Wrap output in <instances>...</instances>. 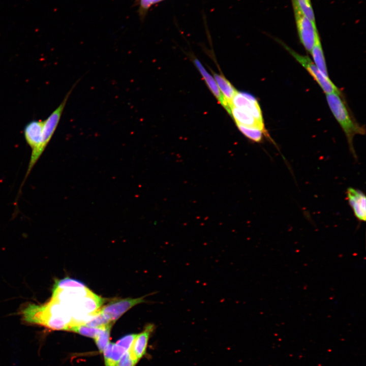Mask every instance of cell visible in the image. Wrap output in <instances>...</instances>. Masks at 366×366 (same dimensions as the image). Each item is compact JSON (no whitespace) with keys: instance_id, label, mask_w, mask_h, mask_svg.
Wrapping results in <instances>:
<instances>
[{"instance_id":"obj_8","label":"cell","mask_w":366,"mask_h":366,"mask_svg":"<svg viewBox=\"0 0 366 366\" xmlns=\"http://www.w3.org/2000/svg\"><path fill=\"white\" fill-rule=\"evenodd\" d=\"M229 114H231L235 123L261 130L265 136L274 143L266 129L264 123L258 121L247 111L233 105L230 108Z\"/></svg>"},{"instance_id":"obj_20","label":"cell","mask_w":366,"mask_h":366,"mask_svg":"<svg viewBox=\"0 0 366 366\" xmlns=\"http://www.w3.org/2000/svg\"><path fill=\"white\" fill-rule=\"evenodd\" d=\"M137 361L133 357L129 350L123 354L116 366H135Z\"/></svg>"},{"instance_id":"obj_19","label":"cell","mask_w":366,"mask_h":366,"mask_svg":"<svg viewBox=\"0 0 366 366\" xmlns=\"http://www.w3.org/2000/svg\"><path fill=\"white\" fill-rule=\"evenodd\" d=\"M137 334H128L118 340L116 344L123 348L126 351L129 350L137 336Z\"/></svg>"},{"instance_id":"obj_22","label":"cell","mask_w":366,"mask_h":366,"mask_svg":"<svg viewBox=\"0 0 366 366\" xmlns=\"http://www.w3.org/2000/svg\"><path fill=\"white\" fill-rule=\"evenodd\" d=\"M162 0H151V4H154L162 1Z\"/></svg>"},{"instance_id":"obj_14","label":"cell","mask_w":366,"mask_h":366,"mask_svg":"<svg viewBox=\"0 0 366 366\" xmlns=\"http://www.w3.org/2000/svg\"><path fill=\"white\" fill-rule=\"evenodd\" d=\"M112 324L113 323L100 310L97 313L93 315L84 325L93 327H101Z\"/></svg>"},{"instance_id":"obj_18","label":"cell","mask_w":366,"mask_h":366,"mask_svg":"<svg viewBox=\"0 0 366 366\" xmlns=\"http://www.w3.org/2000/svg\"><path fill=\"white\" fill-rule=\"evenodd\" d=\"M297 4L303 13L312 21L315 22V17L311 0H296Z\"/></svg>"},{"instance_id":"obj_4","label":"cell","mask_w":366,"mask_h":366,"mask_svg":"<svg viewBox=\"0 0 366 366\" xmlns=\"http://www.w3.org/2000/svg\"><path fill=\"white\" fill-rule=\"evenodd\" d=\"M276 40L309 72L326 94L334 93L341 96V93L339 89L329 77L324 76L321 73L308 56L298 54L281 40Z\"/></svg>"},{"instance_id":"obj_2","label":"cell","mask_w":366,"mask_h":366,"mask_svg":"<svg viewBox=\"0 0 366 366\" xmlns=\"http://www.w3.org/2000/svg\"><path fill=\"white\" fill-rule=\"evenodd\" d=\"M43 127V120H33L28 122L24 128V139L30 148L32 152L28 168L21 188L46 147L44 144Z\"/></svg>"},{"instance_id":"obj_11","label":"cell","mask_w":366,"mask_h":366,"mask_svg":"<svg viewBox=\"0 0 366 366\" xmlns=\"http://www.w3.org/2000/svg\"><path fill=\"white\" fill-rule=\"evenodd\" d=\"M213 74L218 87L220 89L221 93L226 103L231 108L232 106L233 98L237 90L223 75L218 74L215 73Z\"/></svg>"},{"instance_id":"obj_3","label":"cell","mask_w":366,"mask_h":366,"mask_svg":"<svg viewBox=\"0 0 366 366\" xmlns=\"http://www.w3.org/2000/svg\"><path fill=\"white\" fill-rule=\"evenodd\" d=\"M291 1L299 40L306 50L310 53L318 33L316 23L303 14L296 0Z\"/></svg>"},{"instance_id":"obj_16","label":"cell","mask_w":366,"mask_h":366,"mask_svg":"<svg viewBox=\"0 0 366 366\" xmlns=\"http://www.w3.org/2000/svg\"><path fill=\"white\" fill-rule=\"evenodd\" d=\"M53 287L60 289L84 288L86 287L82 282L70 278L55 281Z\"/></svg>"},{"instance_id":"obj_15","label":"cell","mask_w":366,"mask_h":366,"mask_svg":"<svg viewBox=\"0 0 366 366\" xmlns=\"http://www.w3.org/2000/svg\"><path fill=\"white\" fill-rule=\"evenodd\" d=\"M112 324L103 327L98 334L94 338L96 345L100 352H103L109 343L110 331Z\"/></svg>"},{"instance_id":"obj_21","label":"cell","mask_w":366,"mask_h":366,"mask_svg":"<svg viewBox=\"0 0 366 366\" xmlns=\"http://www.w3.org/2000/svg\"><path fill=\"white\" fill-rule=\"evenodd\" d=\"M140 5L142 9L146 10L151 5V0H140Z\"/></svg>"},{"instance_id":"obj_12","label":"cell","mask_w":366,"mask_h":366,"mask_svg":"<svg viewBox=\"0 0 366 366\" xmlns=\"http://www.w3.org/2000/svg\"><path fill=\"white\" fill-rule=\"evenodd\" d=\"M310 53L313 56L315 65L319 70L324 76L329 77L320 38L318 33L316 35L315 42Z\"/></svg>"},{"instance_id":"obj_1","label":"cell","mask_w":366,"mask_h":366,"mask_svg":"<svg viewBox=\"0 0 366 366\" xmlns=\"http://www.w3.org/2000/svg\"><path fill=\"white\" fill-rule=\"evenodd\" d=\"M326 97L330 110L345 134L350 150L356 157L353 139L356 135H364L365 127L360 126L351 117L345 103L339 95L331 93L326 94Z\"/></svg>"},{"instance_id":"obj_5","label":"cell","mask_w":366,"mask_h":366,"mask_svg":"<svg viewBox=\"0 0 366 366\" xmlns=\"http://www.w3.org/2000/svg\"><path fill=\"white\" fill-rule=\"evenodd\" d=\"M143 301V297L127 298L114 300L101 308L100 311L113 323L128 310Z\"/></svg>"},{"instance_id":"obj_6","label":"cell","mask_w":366,"mask_h":366,"mask_svg":"<svg viewBox=\"0 0 366 366\" xmlns=\"http://www.w3.org/2000/svg\"><path fill=\"white\" fill-rule=\"evenodd\" d=\"M232 105L247 111L258 121L264 123L259 104L251 94L236 91L232 99Z\"/></svg>"},{"instance_id":"obj_13","label":"cell","mask_w":366,"mask_h":366,"mask_svg":"<svg viewBox=\"0 0 366 366\" xmlns=\"http://www.w3.org/2000/svg\"><path fill=\"white\" fill-rule=\"evenodd\" d=\"M236 125L240 132L251 141L254 142H260L262 140L264 134L261 130L238 123H236Z\"/></svg>"},{"instance_id":"obj_7","label":"cell","mask_w":366,"mask_h":366,"mask_svg":"<svg viewBox=\"0 0 366 366\" xmlns=\"http://www.w3.org/2000/svg\"><path fill=\"white\" fill-rule=\"evenodd\" d=\"M347 199L355 217L361 222L366 219V198L360 190L349 188L346 191Z\"/></svg>"},{"instance_id":"obj_9","label":"cell","mask_w":366,"mask_h":366,"mask_svg":"<svg viewBox=\"0 0 366 366\" xmlns=\"http://www.w3.org/2000/svg\"><path fill=\"white\" fill-rule=\"evenodd\" d=\"M154 328L153 324H149L146 326L142 332L137 334L129 349L133 357L137 361L145 354L148 341Z\"/></svg>"},{"instance_id":"obj_17","label":"cell","mask_w":366,"mask_h":366,"mask_svg":"<svg viewBox=\"0 0 366 366\" xmlns=\"http://www.w3.org/2000/svg\"><path fill=\"white\" fill-rule=\"evenodd\" d=\"M103 327H93L84 324H79L73 326L70 328L69 331H72L84 336L94 339L100 332Z\"/></svg>"},{"instance_id":"obj_10","label":"cell","mask_w":366,"mask_h":366,"mask_svg":"<svg viewBox=\"0 0 366 366\" xmlns=\"http://www.w3.org/2000/svg\"><path fill=\"white\" fill-rule=\"evenodd\" d=\"M194 63L200 72L201 75L204 78L208 86L209 87L212 94L217 99L220 104L225 108L227 112L230 113V108L226 103L222 93H221L218 86L214 78L206 72L204 68L202 66L201 63L197 59H194Z\"/></svg>"}]
</instances>
